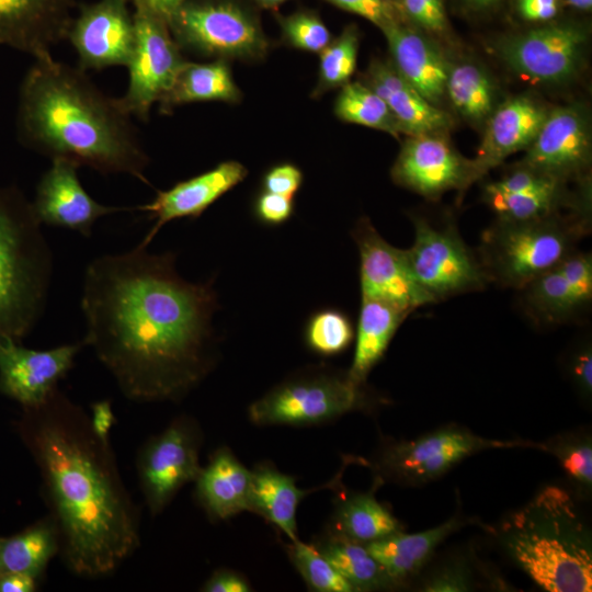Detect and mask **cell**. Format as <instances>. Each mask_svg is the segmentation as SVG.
Returning <instances> with one entry per match:
<instances>
[{
	"label": "cell",
	"mask_w": 592,
	"mask_h": 592,
	"mask_svg": "<svg viewBox=\"0 0 592 592\" xmlns=\"http://www.w3.org/2000/svg\"><path fill=\"white\" fill-rule=\"evenodd\" d=\"M563 185L522 193L485 191L483 198L499 219H532L559 213L566 203Z\"/></svg>",
	"instance_id": "37"
},
{
	"label": "cell",
	"mask_w": 592,
	"mask_h": 592,
	"mask_svg": "<svg viewBox=\"0 0 592 592\" xmlns=\"http://www.w3.org/2000/svg\"><path fill=\"white\" fill-rule=\"evenodd\" d=\"M33 204L16 186H0V342H21L44 312L53 253Z\"/></svg>",
	"instance_id": "5"
},
{
	"label": "cell",
	"mask_w": 592,
	"mask_h": 592,
	"mask_svg": "<svg viewBox=\"0 0 592 592\" xmlns=\"http://www.w3.org/2000/svg\"><path fill=\"white\" fill-rule=\"evenodd\" d=\"M411 312L385 300L362 297L356 342L346 372L357 385H365L373 367L383 358L398 328Z\"/></svg>",
	"instance_id": "28"
},
{
	"label": "cell",
	"mask_w": 592,
	"mask_h": 592,
	"mask_svg": "<svg viewBox=\"0 0 592 592\" xmlns=\"http://www.w3.org/2000/svg\"><path fill=\"white\" fill-rule=\"evenodd\" d=\"M280 22L285 39L295 48L320 53L331 42L329 30L312 13H294Z\"/></svg>",
	"instance_id": "41"
},
{
	"label": "cell",
	"mask_w": 592,
	"mask_h": 592,
	"mask_svg": "<svg viewBox=\"0 0 592 592\" xmlns=\"http://www.w3.org/2000/svg\"><path fill=\"white\" fill-rule=\"evenodd\" d=\"M589 229L587 210L523 220L498 218L482 235L479 258L490 281L521 289L573 252Z\"/></svg>",
	"instance_id": "6"
},
{
	"label": "cell",
	"mask_w": 592,
	"mask_h": 592,
	"mask_svg": "<svg viewBox=\"0 0 592 592\" xmlns=\"http://www.w3.org/2000/svg\"><path fill=\"white\" fill-rule=\"evenodd\" d=\"M566 3L582 11H590L592 8V0H566Z\"/></svg>",
	"instance_id": "54"
},
{
	"label": "cell",
	"mask_w": 592,
	"mask_h": 592,
	"mask_svg": "<svg viewBox=\"0 0 592 592\" xmlns=\"http://www.w3.org/2000/svg\"><path fill=\"white\" fill-rule=\"evenodd\" d=\"M352 237L360 254L362 297L388 301L412 312L434 304L418 284L406 250L388 243L367 218H362Z\"/></svg>",
	"instance_id": "15"
},
{
	"label": "cell",
	"mask_w": 592,
	"mask_h": 592,
	"mask_svg": "<svg viewBox=\"0 0 592 592\" xmlns=\"http://www.w3.org/2000/svg\"><path fill=\"white\" fill-rule=\"evenodd\" d=\"M89 417L93 431L100 437L109 440L110 432L116 422L111 401L100 400L92 403Z\"/></svg>",
	"instance_id": "51"
},
{
	"label": "cell",
	"mask_w": 592,
	"mask_h": 592,
	"mask_svg": "<svg viewBox=\"0 0 592 592\" xmlns=\"http://www.w3.org/2000/svg\"><path fill=\"white\" fill-rule=\"evenodd\" d=\"M570 377L579 392L588 398L592 394V350L590 344L577 349L570 360Z\"/></svg>",
	"instance_id": "47"
},
{
	"label": "cell",
	"mask_w": 592,
	"mask_h": 592,
	"mask_svg": "<svg viewBox=\"0 0 592 592\" xmlns=\"http://www.w3.org/2000/svg\"><path fill=\"white\" fill-rule=\"evenodd\" d=\"M365 84L386 102L402 134H442L451 127L448 114L423 98L390 61L374 60Z\"/></svg>",
	"instance_id": "24"
},
{
	"label": "cell",
	"mask_w": 592,
	"mask_h": 592,
	"mask_svg": "<svg viewBox=\"0 0 592 592\" xmlns=\"http://www.w3.org/2000/svg\"><path fill=\"white\" fill-rule=\"evenodd\" d=\"M144 1L153 12L162 16L168 22L169 18L186 0H144Z\"/></svg>",
	"instance_id": "53"
},
{
	"label": "cell",
	"mask_w": 592,
	"mask_h": 592,
	"mask_svg": "<svg viewBox=\"0 0 592 592\" xmlns=\"http://www.w3.org/2000/svg\"><path fill=\"white\" fill-rule=\"evenodd\" d=\"M135 42L128 69V86L118 102L126 113L147 121L151 106L172 88L185 64L168 22L144 0H132Z\"/></svg>",
	"instance_id": "9"
},
{
	"label": "cell",
	"mask_w": 592,
	"mask_h": 592,
	"mask_svg": "<svg viewBox=\"0 0 592 592\" xmlns=\"http://www.w3.org/2000/svg\"><path fill=\"white\" fill-rule=\"evenodd\" d=\"M130 117L84 70L46 54L34 58L22 79L16 135L22 146L50 160L149 184V158Z\"/></svg>",
	"instance_id": "3"
},
{
	"label": "cell",
	"mask_w": 592,
	"mask_h": 592,
	"mask_svg": "<svg viewBox=\"0 0 592 592\" xmlns=\"http://www.w3.org/2000/svg\"><path fill=\"white\" fill-rule=\"evenodd\" d=\"M349 12L361 15L380 29L397 20L392 8L386 0H327Z\"/></svg>",
	"instance_id": "46"
},
{
	"label": "cell",
	"mask_w": 592,
	"mask_h": 592,
	"mask_svg": "<svg viewBox=\"0 0 592 592\" xmlns=\"http://www.w3.org/2000/svg\"><path fill=\"white\" fill-rule=\"evenodd\" d=\"M357 52L358 32L350 25L320 52L316 92L322 93L348 83L356 67Z\"/></svg>",
	"instance_id": "40"
},
{
	"label": "cell",
	"mask_w": 592,
	"mask_h": 592,
	"mask_svg": "<svg viewBox=\"0 0 592 592\" xmlns=\"http://www.w3.org/2000/svg\"><path fill=\"white\" fill-rule=\"evenodd\" d=\"M587 41L583 26L562 22L502 38L494 52L508 68L525 79L561 84L578 73Z\"/></svg>",
	"instance_id": "13"
},
{
	"label": "cell",
	"mask_w": 592,
	"mask_h": 592,
	"mask_svg": "<svg viewBox=\"0 0 592 592\" xmlns=\"http://www.w3.org/2000/svg\"><path fill=\"white\" fill-rule=\"evenodd\" d=\"M414 240L406 250L412 273L433 303L483 289L490 282L480 258L453 225L413 217Z\"/></svg>",
	"instance_id": "10"
},
{
	"label": "cell",
	"mask_w": 592,
	"mask_h": 592,
	"mask_svg": "<svg viewBox=\"0 0 592 592\" xmlns=\"http://www.w3.org/2000/svg\"><path fill=\"white\" fill-rule=\"evenodd\" d=\"M445 95L457 113L475 124L487 121L496 109L493 83L483 69L474 62L449 66Z\"/></svg>",
	"instance_id": "33"
},
{
	"label": "cell",
	"mask_w": 592,
	"mask_h": 592,
	"mask_svg": "<svg viewBox=\"0 0 592 592\" xmlns=\"http://www.w3.org/2000/svg\"><path fill=\"white\" fill-rule=\"evenodd\" d=\"M548 110L528 95H516L493 110L487 119L477 156L470 160L474 181L510 155L526 150L542 127Z\"/></svg>",
	"instance_id": "22"
},
{
	"label": "cell",
	"mask_w": 592,
	"mask_h": 592,
	"mask_svg": "<svg viewBox=\"0 0 592 592\" xmlns=\"http://www.w3.org/2000/svg\"><path fill=\"white\" fill-rule=\"evenodd\" d=\"M38 579L24 573L0 574V592H32Z\"/></svg>",
	"instance_id": "52"
},
{
	"label": "cell",
	"mask_w": 592,
	"mask_h": 592,
	"mask_svg": "<svg viewBox=\"0 0 592 592\" xmlns=\"http://www.w3.org/2000/svg\"><path fill=\"white\" fill-rule=\"evenodd\" d=\"M240 98L230 69L223 59L198 64L185 61L172 88L159 102L162 113L193 102H236Z\"/></svg>",
	"instance_id": "31"
},
{
	"label": "cell",
	"mask_w": 592,
	"mask_h": 592,
	"mask_svg": "<svg viewBox=\"0 0 592 592\" xmlns=\"http://www.w3.org/2000/svg\"><path fill=\"white\" fill-rule=\"evenodd\" d=\"M18 430L38 468L66 566L84 578L111 574L136 551L140 535L110 440L58 388L23 408Z\"/></svg>",
	"instance_id": "2"
},
{
	"label": "cell",
	"mask_w": 592,
	"mask_h": 592,
	"mask_svg": "<svg viewBox=\"0 0 592 592\" xmlns=\"http://www.w3.org/2000/svg\"><path fill=\"white\" fill-rule=\"evenodd\" d=\"M66 39L82 70L127 67L135 42L132 0H94L79 5Z\"/></svg>",
	"instance_id": "14"
},
{
	"label": "cell",
	"mask_w": 592,
	"mask_h": 592,
	"mask_svg": "<svg viewBox=\"0 0 592 592\" xmlns=\"http://www.w3.org/2000/svg\"><path fill=\"white\" fill-rule=\"evenodd\" d=\"M371 400L364 385L325 365L308 367L271 388L248 408L249 420L260 426H312L362 410Z\"/></svg>",
	"instance_id": "7"
},
{
	"label": "cell",
	"mask_w": 592,
	"mask_h": 592,
	"mask_svg": "<svg viewBox=\"0 0 592 592\" xmlns=\"http://www.w3.org/2000/svg\"><path fill=\"white\" fill-rule=\"evenodd\" d=\"M519 162L567 182L581 178L591 161V125L580 104L548 112L535 139Z\"/></svg>",
	"instance_id": "16"
},
{
	"label": "cell",
	"mask_w": 592,
	"mask_h": 592,
	"mask_svg": "<svg viewBox=\"0 0 592 592\" xmlns=\"http://www.w3.org/2000/svg\"><path fill=\"white\" fill-rule=\"evenodd\" d=\"M521 291L527 310L547 323L561 322L587 305L556 266L536 276Z\"/></svg>",
	"instance_id": "34"
},
{
	"label": "cell",
	"mask_w": 592,
	"mask_h": 592,
	"mask_svg": "<svg viewBox=\"0 0 592 592\" xmlns=\"http://www.w3.org/2000/svg\"><path fill=\"white\" fill-rule=\"evenodd\" d=\"M293 198L263 191L257 198L254 213L264 225L278 226L286 223L293 215Z\"/></svg>",
	"instance_id": "44"
},
{
	"label": "cell",
	"mask_w": 592,
	"mask_h": 592,
	"mask_svg": "<svg viewBox=\"0 0 592 592\" xmlns=\"http://www.w3.org/2000/svg\"><path fill=\"white\" fill-rule=\"evenodd\" d=\"M213 280L180 276L172 252L146 247L103 254L86 267V335L122 394L137 402L179 401L214 368Z\"/></svg>",
	"instance_id": "1"
},
{
	"label": "cell",
	"mask_w": 592,
	"mask_h": 592,
	"mask_svg": "<svg viewBox=\"0 0 592 592\" xmlns=\"http://www.w3.org/2000/svg\"><path fill=\"white\" fill-rule=\"evenodd\" d=\"M78 169L69 161L52 160L36 185L32 204L41 224L90 237L99 218L129 208L96 202L82 186Z\"/></svg>",
	"instance_id": "19"
},
{
	"label": "cell",
	"mask_w": 592,
	"mask_h": 592,
	"mask_svg": "<svg viewBox=\"0 0 592 592\" xmlns=\"http://www.w3.org/2000/svg\"><path fill=\"white\" fill-rule=\"evenodd\" d=\"M387 39L391 64L430 103L439 106L445 96L448 64L424 35L395 20L380 29Z\"/></svg>",
	"instance_id": "23"
},
{
	"label": "cell",
	"mask_w": 592,
	"mask_h": 592,
	"mask_svg": "<svg viewBox=\"0 0 592 592\" xmlns=\"http://www.w3.org/2000/svg\"><path fill=\"white\" fill-rule=\"evenodd\" d=\"M468 571L459 567L447 566L434 572L425 580L423 591H466L469 587Z\"/></svg>",
	"instance_id": "48"
},
{
	"label": "cell",
	"mask_w": 592,
	"mask_h": 592,
	"mask_svg": "<svg viewBox=\"0 0 592 592\" xmlns=\"http://www.w3.org/2000/svg\"><path fill=\"white\" fill-rule=\"evenodd\" d=\"M286 551L307 587L316 592H355V589L310 543L289 540Z\"/></svg>",
	"instance_id": "38"
},
{
	"label": "cell",
	"mask_w": 592,
	"mask_h": 592,
	"mask_svg": "<svg viewBox=\"0 0 592 592\" xmlns=\"http://www.w3.org/2000/svg\"><path fill=\"white\" fill-rule=\"evenodd\" d=\"M556 267L588 305L592 299V258L590 253L573 251Z\"/></svg>",
	"instance_id": "42"
},
{
	"label": "cell",
	"mask_w": 592,
	"mask_h": 592,
	"mask_svg": "<svg viewBox=\"0 0 592 592\" xmlns=\"http://www.w3.org/2000/svg\"><path fill=\"white\" fill-rule=\"evenodd\" d=\"M562 0H516L520 15L527 21L545 22L557 16Z\"/></svg>",
	"instance_id": "50"
},
{
	"label": "cell",
	"mask_w": 592,
	"mask_h": 592,
	"mask_svg": "<svg viewBox=\"0 0 592 592\" xmlns=\"http://www.w3.org/2000/svg\"><path fill=\"white\" fill-rule=\"evenodd\" d=\"M195 498L214 521L249 511L251 469L227 446L215 449L194 480Z\"/></svg>",
	"instance_id": "25"
},
{
	"label": "cell",
	"mask_w": 592,
	"mask_h": 592,
	"mask_svg": "<svg viewBox=\"0 0 592 592\" xmlns=\"http://www.w3.org/2000/svg\"><path fill=\"white\" fill-rule=\"evenodd\" d=\"M406 13L423 29L442 33L447 20L442 0H403Z\"/></svg>",
	"instance_id": "43"
},
{
	"label": "cell",
	"mask_w": 592,
	"mask_h": 592,
	"mask_svg": "<svg viewBox=\"0 0 592 592\" xmlns=\"http://www.w3.org/2000/svg\"><path fill=\"white\" fill-rule=\"evenodd\" d=\"M469 5L477 8V9H483L493 5L499 0H465Z\"/></svg>",
	"instance_id": "55"
},
{
	"label": "cell",
	"mask_w": 592,
	"mask_h": 592,
	"mask_svg": "<svg viewBox=\"0 0 592 592\" xmlns=\"http://www.w3.org/2000/svg\"><path fill=\"white\" fill-rule=\"evenodd\" d=\"M352 584L355 591H377L397 588L365 544L341 536L328 528L311 543Z\"/></svg>",
	"instance_id": "30"
},
{
	"label": "cell",
	"mask_w": 592,
	"mask_h": 592,
	"mask_svg": "<svg viewBox=\"0 0 592 592\" xmlns=\"http://www.w3.org/2000/svg\"><path fill=\"white\" fill-rule=\"evenodd\" d=\"M311 491L298 488L295 478L274 464L262 462L251 469L249 511L274 525L289 540H296L297 509Z\"/></svg>",
	"instance_id": "27"
},
{
	"label": "cell",
	"mask_w": 592,
	"mask_h": 592,
	"mask_svg": "<svg viewBox=\"0 0 592 592\" xmlns=\"http://www.w3.org/2000/svg\"><path fill=\"white\" fill-rule=\"evenodd\" d=\"M168 25L180 47L206 56L254 58L267 48L259 25L229 2L186 0Z\"/></svg>",
	"instance_id": "11"
},
{
	"label": "cell",
	"mask_w": 592,
	"mask_h": 592,
	"mask_svg": "<svg viewBox=\"0 0 592 592\" xmlns=\"http://www.w3.org/2000/svg\"><path fill=\"white\" fill-rule=\"evenodd\" d=\"M201 590L205 592H250L252 587L240 572L224 568L215 570Z\"/></svg>",
	"instance_id": "49"
},
{
	"label": "cell",
	"mask_w": 592,
	"mask_h": 592,
	"mask_svg": "<svg viewBox=\"0 0 592 592\" xmlns=\"http://www.w3.org/2000/svg\"><path fill=\"white\" fill-rule=\"evenodd\" d=\"M354 338L350 318L341 310L327 308L314 312L307 320L304 340L316 354L332 356L345 351Z\"/></svg>",
	"instance_id": "39"
},
{
	"label": "cell",
	"mask_w": 592,
	"mask_h": 592,
	"mask_svg": "<svg viewBox=\"0 0 592 592\" xmlns=\"http://www.w3.org/2000/svg\"><path fill=\"white\" fill-rule=\"evenodd\" d=\"M516 446L539 449L540 444L489 440L458 426H446L414 440L385 442L374 456L372 467L380 483L418 486L439 478L476 453Z\"/></svg>",
	"instance_id": "8"
},
{
	"label": "cell",
	"mask_w": 592,
	"mask_h": 592,
	"mask_svg": "<svg viewBox=\"0 0 592 592\" xmlns=\"http://www.w3.org/2000/svg\"><path fill=\"white\" fill-rule=\"evenodd\" d=\"M257 1L264 7H275L283 3L286 0H257Z\"/></svg>",
	"instance_id": "56"
},
{
	"label": "cell",
	"mask_w": 592,
	"mask_h": 592,
	"mask_svg": "<svg viewBox=\"0 0 592 592\" xmlns=\"http://www.w3.org/2000/svg\"><path fill=\"white\" fill-rule=\"evenodd\" d=\"M376 481L369 491L338 492L326 528L365 545L402 531L401 523L376 499L375 489L380 483Z\"/></svg>",
	"instance_id": "29"
},
{
	"label": "cell",
	"mask_w": 592,
	"mask_h": 592,
	"mask_svg": "<svg viewBox=\"0 0 592 592\" xmlns=\"http://www.w3.org/2000/svg\"><path fill=\"white\" fill-rule=\"evenodd\" d=\"M499 535L513 561L544 590H592L591 534L563 488L545 487L502 522Z\"/></svg>",
	"instance_id": "4"
},
{
	"label": "cell",
	"mask_w": 592,
	"mask_h": 592,
	"mask_svg": "<svg viewBox=\"0 0 592 592\" xmlns=\"http://www.w3.org/2000/svg\"><path fill=\"white\" fill-rule=\"evenodd\" d=\"M466 524L458 513L442 524L419 533L402 531L366 545L397 587L419 573L435 549Z\"/></svg>",
	"instance_id": "26"
},
{
	"label": "cell",
	"mask_w": 592,
	"mask_h": 592,
	"mask_svg": "<svg viewBox=\"0 0 592 592\" xmlns=\"http://www.w3.org/2000/svg\"><path fill=\"white\" fill-rule=\"evenodd\" d=\"M559 463L572 487L587 497L592 490V441L587 431L559 434L540 444Z\"/></svg>",
	"instance_id": "36"
},
{
	"label": "cell",
	"mask_w": 592,
	"mask_h": 592,
	"mask_svg": "<svg viewBox=\"0 0 592 592\" xmlns=\"http://www.w3.org/2000/svg\"><path fill=\"white\" fill-rule=\"evenodd\" d=\"M203 435L198 422L179 415L140 448L136 462L139 486L151 515L161 513L200 470Z\"/></svg>",
	"instance_id": "12"
},
{
	"label": "cell",
	"mask_w": 592,
	"mask_h": 592,
	"mask_svg": "<svg viewBox=\"0 0 592 592\" xmlns=\"http://www.w3.org/2000/svg\"><path fill=\"white\" fill-rule=\"evenodd\" d=\"M248 171L238 161H224L210 170L158 191L156 197L136 210L146 212L155 224L139 243L148 247L159 230L179 218H198L212 204L239 184Z\"/></svg>",
	"instance_id": "20"
},
{
	"label": "cell",
	"mask_w": 592,
	"mask_h": 592,
	"mask_svg": "<svg viewBox=\"0 0 592 592\" xmlns=\"http://www.w3.org/2000/svg\"><path fill=\"white\" fill-rule=\"evenodd\" d=\"M392 180L426 198L473 184L470 160L463 158L442 134L409 136L391 169Z\"/></svg>",
	"instance_id": "17"
},
{
	"label": "cell",
	"mask_w": 592,
	"mask_h": 592,
	"mask_svg": "<svg viewBox=\"0 0 592 592\" xmlns=\"http://www.w3.org/2000/svg\"><path fill=\"white\" fill-rule=\"evenodd\" d=\"M334 112L340 119L348 123L378 129L396 138L402 134L386 102L363 82L349 81L341 87Z\"/></svg>",
	"instance_id": "35"
},
{
	"label": "cell",
	"mask_w": 592,
	"mask_h": 592,
	"mask_svg": "<svg viewBox=\"0 0 592 592\" xmlns=\"http://www.w3.org/2000/svg\"><path fill=\"white\" fill-rule=\"evenodd\" d=\"M58 530L50 516L0 538V574L24 573L38 579L59 553Z\"/></svg>",
	"instance_id": "32"
},
{
	"label": "cell",
	"mask_w": 592,
	"mask_h": 592,
	"mask_svg": "<svg viewBox=\"0 0 592 592\" xmlns=\"http://www.w3.org/2000/svg\"><path fill=\"white\" fill-rule=\"evenodd\" d=\"M82 342L48 350L27 349L21 342H0V392L22 408L35 407L57 389L75 365Z\"/></svg>",
	"instance_id": "18"
},
{
	"label": "cell",
	"mask_w": 592,
	"mask_h": 592,
	"mask_svg": "<svg viewBox=\"0 0 592 592\" xmlns=\"http://www.w3.org/2000/svg\"><path fill=\"white\" fill-rule=\"evenodd\" d=\"M76 0H0V45L32 55L52 54L66 39Z\"/></svg>",
	"instance_id": "21"
},
{
	"label": "cell",
	"mask_w": 592,
	"mask_h": 592,
	"mask_svg": "<svg viewBox=\"0 0 592 592\" xmlns=\"http://www.w3.org/2000/svg\"><path fill=\"white\" fill-rule=\"evenodd\" d=\"M303 183L300 169L292 163L272 167L263 177L264 191L293 198Z\"/></svg>",
	"instance_id": "45"
}]
</instances>
